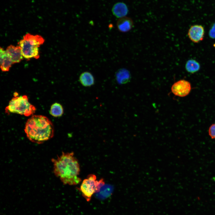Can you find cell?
I'll use <instances>...</instances> for the list:
<instances>
[{"mask_svg":"<svg viewBox=\"0 0 215 215\" xmlns=\"http://www.w3.org/2000/svg\"><path fill=\"white\" fill-rule=\"evenodd\" d=\"M51 161L55 175L63 184L75 185L81 182V179L79 176L80 165L73 152H62L60 156L53 158Z\"/></svg>","mask_w":215,"mask_h":215,"instance_id":"cell-1","label":"cell"},{"mask_svg":"<svg viewBox=\"0 0 215 215\" xmlns=\"http://www.w3.org/2000/svg\"><path fill=\"white\" fill-rule=\"evenodd\" d=\"M50 113L54 117L61 116L64 113V110L62 105L59 103H55L51 106Z\"/></svg>","mask_w":215,"mask_h":215,"instance_id":"cell-15","label":"cell"},{"mask_svg":"<svg viewBox=\"0 0 215 215\" xmlns=\"http://www.w3.org/2000/svg\"><path fill=\"white\" fill-rule=\"evenodd\" d=\"M112 12L115 16L119 19L126 16L128 13V9L125 3L118 2L113 6Z\"/></svg>","mask_w":215,"mask_h":215,"instance_id":"cell-11","label":"cell"},{"mask_svg":"<svg viewBox=\"0 0 215 215\" xmlns=\"http://www.w3.org/2000/svg\"><path fill=\"white\" fill-rule=\"evenodd\" d=\"M0 67L3 72L8 71L13 63L7 53L6 51L0 47Z\"/></svg>","mask_w":215,"mask_h":215,"instance_id":"cell-10","label":"cell"},{"mask_svg":"<svg viewBox=\"0 0 215 215\" xmlns=\"http://www.w3.org/2000/svg\"><path fill=\"white\" fill-rule=\"evenodd\" d=\"M97 181L96 176L93 174L89 175L82 181L79 189L87 201H89L96 193Z\"/></svg>","mask_w":215,"mask_h":215,"instance_id":"cell-5","label":"cell"},{"mask_svg":"<svg viewBox=\"0 0 215 215\" xmlns=\"http://www.w3.org/2000/svg\"><path fill=\"white\" fill-rule=\"evenodd\" d=\"M113 190V187L110 185L105 184L100 188L98 193L99 196L106 197L110 195Z\"/></svg>","mask_w":215,"mask_h":215,"instance_id":"cell-16","label":"cell"},{"mask_svg":"<svg viewBox=\"0 0 215 215\" xmlns=\"http://www.w3.org/2000/svg\"><path fill=\"white\" fill-rule=\"evenodd\" d=\"M35 107L29 102L26 95L13 97L5 108V113H16L25 116H29L35 113Z\"/></svg>","mask_w":215,"mask_h":215,"instance_id":"cell-4","label":"cell"},{"mask_svg":"<svg viewBox=\"0 0 215 215\" xmlns=\"http://www.w3.org/2000/svg\"><path fill=\"white\" fill-rule=\"evenodd\" d=\"M209 134L212 139H215V124L211 125L208 130Z\"/></svg>","mask_w":215,"mask_h":215,"instance_id":"cell-17","label":"cell"},{"mask_svg":"<svg viewBox=\"0 0 215 215\" xmlns=\"http://www.w3.org/2000/svg\"><path fill=\"white\" fill-rule=\"evenodd\" d=\"M24 130L30 140L38 144L51 139L54 133L53 124L47 117L42 115H34L29 118Z\"/></svg>","mask_w":215,"mask_h":215,"instance_id":"cell-2","label":"cell"},{"mask_svg":"<svg viewBox=\"0 0 215 215\" xmlns=\"http://www.w3.org/2000/svg\"><path fill=\"white\" fill-rule=\"evenodd\" d=\"M116 25L118 29L120 32L125 33L131 29L133 26V23L131 19L125 16L119 18Z\"/></svg>","mask_w":215,"mask_h":215,"instance_id":"cell-9","label":"cell"},{"mask_svg":"<svg viewBox=\"0 0 215 215\" xmlns=\"http://www.w3.org/2000/svg\"><path fill=\"white\" fill-rule=\"evenodd\" d=\"M191 89V85L189 82L185 80H181L172 85L171 90L174 95L182 97L187 95Z\"/></svg>","mask_w":215,"mask_h":215,"instance_id":"cell-6","label":"cell"},{"mask_svg":"<svg viewBox=\"0 0 215 215\" xmlns=\"http://www.w3.org/2000/svg\"><path fill=\"white\" fill-rule=\"evenodd\" d=\"M204 32V28L202 26L194 25L190 27L188 34L189 38L192 42L198 43L203 39Z\"/></svg>","mask_w":215,"mask_h":215,"instance_id":"cell-7","label":"cell"},{"mask_svg":"<svg viewBox=\"0 0 215 215\" xmlns=\"http://www.w3.org/2000/svg\"><path fill=\"white\" fill-rule=\"evenodd\" d=\"M18 93L17 92H15L14 93V97H16L17 96H18Z\"/></svg>","mask_w":215,"mask_h":215,"instance_id":"cell-18","label":"cell"},{"mask_svg":"<svg viewBox=\"0 0 215 215\" xmlns=\"http://www.w3.org/2000/svg\"><path fill=\"white\" fill-rule=\"evenodd\" d=\"M44 41V39L40 36L28 33L23 36L18 44L24 58L27 59L32 58L38 59L40 56L39 48Z\"/></svg>","mask_w":215,"mask_h":215,"instance_id":"cell-3","label":"cell"},{"mask_svg":"<svg viewBox=\"0 0 215 215\" xmlns=\"http://www.w3.org/2000/svg\"><path fill=\"white\" fill-rule=\"evenodd\" d=\"M5 51L13 64L19 62L23 59L21 50L19 45L15 46L10 45Z\"/></svg>","mask_w":215,"mask_h":215,"instance_id":"cell-8","label":"cell"},{"mask_svg":"<svg viewBox=\"0 0 215 215\" xmlns=\"http://www.w3.org/2000/svg\"><path fill=\"white\" fill-rule=\"evenodd\" d=\"M79 80L81 84L85 87H89L95 83V79L92 74L88 71L84 72L81 74Z\"/></svg>","mask_w":215,"mask_h":215,"instance_id":"cell-12","label":"cell"},{"mask_svg":"<svg viewBox=\"0 0 215 215\" xmlns=\"http://www.w3.org/2000/svg\"><path fill=\"white\" fill-rule=\"evenodd\" d=\"M130 77L129 71L124 68L120 69L116 74V79L119 84H124L127 82L129 81Z\"/></svg>","mask_w":215,"mask_h":215,"instance_id":"cell-13","label":"cell"},{"mask_svg":"<svg viewBox=\"0 0 215 215\" xmlns=\"http://www.w3.org/2000/svg\"><path fill=\"white\" fill-rule=\"evenodd\" d=\"M185 67L188 72L193 73L199 70L200 66L199 63L195 60L190 59L187 62Z\"/></svg>","mask_w":215,"mask_h":215,"instance_id":"cell-14","label":"cell"}]
</instances>
